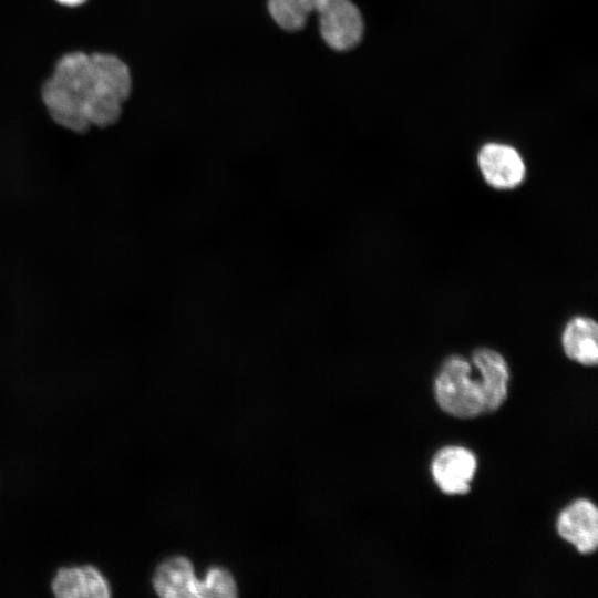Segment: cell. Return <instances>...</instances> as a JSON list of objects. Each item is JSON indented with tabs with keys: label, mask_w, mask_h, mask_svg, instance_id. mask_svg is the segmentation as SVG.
<instances>
[{
	"label": "cell",
	"mask_w": 598,
	"mask_h": 598,
	"mask_svg": "<svg viewBox=\"0 0 598 598\" xmlns=\"http://www.w3.org/2000/svg\"><path fill=\"white\" fill-rule=\"evenodd\" d=\"M472 361L480 372L485 411H495L507 396L509 381L507 362L499 352L489 348L474 350Z\"/></svg>",
	"instance_id": "52a82bcc"
},
{
	"label": "cell",
	"mask_w": 598,
	"mask_h": 598,
	"mask_svg": "<svg viewBox=\"0 0 598 598\" xmlns=\"http://www.w3.org/2000/svg\"><path fill=\"white\" fill-rule=\"evenodd\" d=\"M475 455L462 446H447L432 461V476L437 487L447 495L466 494L475 475Z\"/></svg>",
	"instance_id": "5b68a950"
},
{
	"label": "cell",
	"mask_w": 598,
	"mask_h": 598,
	"mask_svg": "<svg viewBox=\"0 0 598 598\" xmlns=\"http://www.w3.org/2000/svg\"><path fill=\"white\" fill-rule=\"evenodd\" d=\"M236 595L235 580L226 569L212 568L206 578L199 581L198 597H235Z\"/></svg>",
	"instance_id": "8fae6325"
},
{
	"label": "cell",
	"mask_w": 598,
	"mask_h": 598,
	"mask_svg": "<svg viewBox=\"0 0 598 598\" xmlns=\"http://www.w3.org/2000/svg\"><path fill=\"white\" fill-rule=\"evenodd\" d=\"M477 165L485 182L496 189H513L526 176L523 157L513 146L487 143L477 154Z\"/></svg>",
	"instance_id": "277c9868"
},
{
	"label": "cell",
	"mask_w": 598,
	"mask_h": 598,
	"mask_svg": "<svg viewBox=\"0 0 598 598\" xmlns=\"http://www.w3.org/2000/svg\"><path fill=\"white\" fill-rule=\"evenodd\" d=\"M55 1L63 6L76 7V6L83 4L86 0H55Z\"/></svg>",
	"instance_id": "7c38bea8"
},
{
	"label": "cell",
	"mask_w": 598,
	"mask_h": 598,
	"mask_svg": "<svg viewBox=\"0 0 598 598\" xmlns=\"http://www.w3.org/2000/svg\"><path fill=\"white\" fill-rule=\"evenodd\" d=\"M272 20L288 32L305 28L310 12L317 11L319 31L328 47L336 51L354 48L363 34V19L350 0H268Z\"/></svg>",
	"instance_id": "7a4b0ae2"
},
{
	"label": "cell",
	"mask_w": 598,
	"mask_h": 598,
	"mask_svg": "<svg viewBox=\"0 0 598 598\" xmlns=\"http://www.w3.org/2000/svg\"><path fill=\"white\" fill-rule=\"evenodd\" d=\"M156 592L162 597H198L199 581L192 563L185 557H173L162 563L153 578Z\"/></svg>",
	"instance_id": "30bf717a"
},
{
	"label": "cell",
	"mask_w": 598,
	"mask_h": 598,
	"mask_svg": "<svg viewBox=\"0 0 598 598\" xmlns=\"http://www.w3.org/2000/svg\"><path fill=\"white\" fill-rule=\"evenodd\" d=\"M557 532L579 553H594L598 546L597 507L588 499H577L560 513Z\"/></svg>",
	"instance_id": "8992f818"
},
{
	"label": "cell",
	"mask_w": 598,
	"mask_h": 598,
	"mask_svg": "<svg viewBox=\"0 0 598 598\" xmlns=\"http://www.w3.org/2000/svg\"><path fill=\"white\" fill-rule=\"evenodd\" d=\"M51 587L53 594L60 598H107L111 596L107 580L92 565L60 568Z\"/></svg>",
	"instance_id": "ba28073f"
},
{
	"label": "cell",
	"mask_w": 598,
	"mask_h": 598,
	"mask_svg": "<svg viewBox=\"0 0 598 598\" xmlns=\"http://www.w3.org/2000/svg\"><path fill=\"white\" fill-rule=\"evenodd\" d=\"M561 344L566 355L582 365L594 367L598 361L597 322L586 316H576L565 326Z\"/></svg>",
	"instance_id": "9c48e42d"
},
{
	"label": "cell",
	"mask_w": 598,
	"mask_h": 598,
	"mask_svg": "<svg viewBox=\"0 0 598 598\" xmlns=\"http://www.w3.org/2000/svg\"><path fill=\"white\" fill-rule=\"evenodd\" d=\"M132 91L127 64L111 53L74 51L63 55L41 96L51 118L74 133L120 120Z\"/></svg>",
	"instance_id": "6da1fadb"
},
{
	"label": "cell",
	"mask_w": 598,
	"mask_h": 598,
	"mask_svg": "<svg viewBox=\"0 0 598 598\" xmlns=\"http://www.w3.org/2000/svg\"><path fill=\"white\" fill-rule=\"evenodd\" d=\"M434 393L440 408L460 417H475L485 411L481 381L472 377L470 362L461 355L446 358L436 375Z\"/></svg>",
	"instance_id": "3957f363"
}]
</instances>
